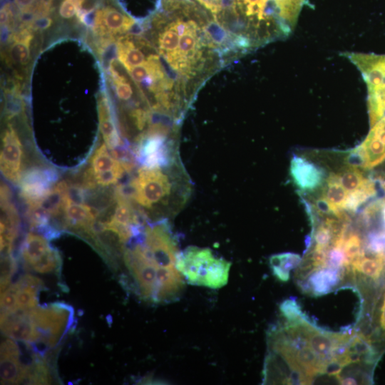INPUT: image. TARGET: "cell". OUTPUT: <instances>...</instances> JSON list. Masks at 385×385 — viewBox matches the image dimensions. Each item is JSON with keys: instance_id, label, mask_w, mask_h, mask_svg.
<instances>
[{"instance_id": "1", "label": "cell", "mask_w": 385, "mask_h": 385, "mask_svg": "<svg viewBox=\"0 0 385 385\" xmlns=\"http://www.w3.org/2000/svg\"><path fill=\"white\" fill-rule=\"evenodd\" d=\"M268 346L267 382L358 384L369 382L372 376L374 354L359 332L327 331L304 314L272 328Z\"/></svg>"}, {"instance_id": "2", "label": "cell", "mask_w": 385, "mask_h": 385, "mask_svg": "<svg viewBox=\"0 0 385 385\" xmlns=\"http://www.w3.org/2000/svg\"><path fill=\"white\" fill-rule=\"evenodd\" d=\"M192 185L181 160L160 168H140L125 185L116 188L115 195L152 210L161 207L166 219L175 216L185 206Z\"/></svg>"}, {"instance_id": "3", "label": "cell", "mask_w": 385, "mask_h": 385, "mask_svg": "<svg viewBox=\"0 0 385 385\" xmlns=\"http://www.w3.org/2000/svg\"><path fill=\"white\" fill-rule=\"evenodd\" d=\"M231 263L209 248L190 246L180 251L176 267L189 284L218 289L228 280Z\"/></svg>"}, {"instance_id": "4", "label": "cell", "mask_w": 385, "mask_h": 385, "mask_svg": "<svg viewBox=\"0 0 385 385\" xmlns=\"http://www.w3.org/2000/svg\"><path fill=\"white\" fill-rule=\"evenodd\" d=\"M366 316L364 331H361L376 353L385 351V278L365 302Z\"/></svg>"}, {"instance_id": "5", "label": "cell", "mask_w": 385, "mask_h": 385, "mask_svg": "<svg viewBox=\"0 0 385 385\" xmlns=\"http://www.w3.org/2000/svg\"><path fill=\"white\" fill-rule=\"evenodd\" d=\"M385 161V116L376 123L364 140L350 153L349 165L370 170Z\"/></svg>"}, {"instance_id": "6", "label": "cell", "mask_w": 385, "mask_h": 385, "mask_svg": "<svg viewBox=\"0 0 385 385\" xmlns=\"http://www.w3.org/2000/svg\"><path fill=\"white\" fill-rule=\"evenodd\" d=\"M68 313L66 305L61 304H52L47 308L29 309V317L41 336L39 342L53 346L66 330Z\"/></svg>"}, {"instance_id": "7", "label": "cell", "mask_w": 385, "mask_h": 385, "mask_svg": "<svg viewBox=\"0 0 385 385\" xmlns=\"http://www.w3.org/2000/svg\"><path fill=\"white\" fill-rule=\"evenodd\" d=\"M22 145L11 125L4 132L0 155L1 171L9 181L17 183L21 180Z\"/></svg>"}, {"instance_id": "8", "label": "cell", "mask_w": 385, "mask_h": 385, "mask_svg": "<svg viewBox=\"0 0 385 385\" xmlns=\"http://www.w3.org/2000/svg\"><path fill=\"white\" fill-rule=\"evenodd\" d=\"M133 19L122 13L113 6L95 9V16L91 26L100 36H112L129 31L134 25Z\"/></svg>"}, {"instance_id": "9", "label": "cell", "mask_w": 385, "mask_h": 385, "mask_svg": "<svg viewBox=\"0 0 385 385\" xmlns=\"http://www.w3.org/2000/svg\"><path fill=\"white\" fill-rule=\"evenodd\" d=\"M289 174L296 187L302 192H312L324 181V171L322 168L297 155H293L290 160Z\"/></svg>"}, {"instance_id": "10", "label": "cell", "mask_w": 385, "mask_h": 385, "mask_svg": "<svg viewBox=\"0 0 385 385\" xmlns=\"http://www.w3.org/2000/svg\"><path fill=\"white\" fill-rule=\"evenodd\" d=\"M56 178L53 170L38 168L29 170L20 180L21 197L28 205L38 202L53 187Z\"/></svg>"}, {"instance_id": "11", "label": "cell", "mask_w": 385, "mask_h": 385, "mask_svg": "<svg viewBox=\"0 0 385 385\" xmlns=\"http://www.w3.org/2000/svg\"><path fill=\"white\" fill-rule=\"evenodd\" d=\"M1 250L6 248L10 254L18 235L19 217L11 202V192L4 183L1 186Z\"/></svg>"}, {"instance_id": "12", "label": "cell", "mask_w": 385, "mask_h": 385, "mask_svg": "<svg viewBox=\"0 0 385 385\" xmlns=\"http://www.w3.org/2000/svg\"><path fill=\"white\" fill-rule=\"evenodd\" d=\"M348 193L339 181L337 173H332L325 181L322 195L317 201V207L322 212L343 217L346 216L343 211L345 210Z\"/></svg>"}, {"instance_id": "13", "label": "cell", "mask_w": 385, "mask_h": 385, "mask_svg": "<svg viewBox=\"0 0 385 385\" xmlns=\"http://www.w3.org/2000/svg\"><path fill=\"white\" fill-rule=\"evenodd\" d=\"M65 220L70 226L83 230L89 235L94 233V224L98 211L83 203H66L63 209Z\"/></svg>"}, {"instance_id": "14", "label": "cell", "mask_w": 385, "mask_h": 385, "mask_svg": "<svg viewBox=\"0 0 385 385\" xmlns=\"http://www.w3.org/2000/svg\"><path fill=\"white\" fill-rule=\"evenodd\" d=\"M98 115L100 130L105 143L111 150H115L122 145L116 126L113 121L110 106L106 96H101L98 101Z\"/></svg>"}, {"instance_id": "15", "label": "cell", "mask_w": 385, "mask_h": 385, "mask_svg": "<svg viewBox=\"0 0 385 385\" xmlns=\"http://www.w3.org/2000/svg\"><path fill=\"white\" fill-rule=\"evenodd\" d=\"M21 30L11 36L12 44L9 50L11 60L21 66H26L30 61L31 43L33 38L32 31L27 28H20Z\"/></svg>"}, {"instance_id": "16", "label": "cell", "mask_w": 385, "mask_h": 385, "mask_svg": "<svg viewBox=\"0 0 385 385\" xmlns=\"http://www.w3.org/2000/svg\"><path fill=\"white\" fill-rule=\"evenodd\" d=\"M51 249L44 237L29 232L22 245L21 255L25 262L31 267Z\"/></svg>"}, {"instance_id": "17", "label": "cell", "mask_w": 385, "mask_h": 385, "mask_svg": "<svg viewBox=\"0 0 385 385\" xmlns=\"http://www.w3.org/2000/svg\"><path fill=\"white\" fill-rule=\"evenodd\" d=\"M19 355L1 353V384H18L26 380V372L20 363Z\"/></svg>"}, {"instance_id": "18", "label": "cell", "mask_w": 385, "mask_h": 385, "mask_svg": "<svg viewBox=\"0 0 385 385\" xmlns=\"http://www.w3.org/2000/svg\"><path fill=\"white\" fill-rule=\"evenodd\" d=\"M205 36L207 37L210 46L217 48L226 49L232 46L246 48L240 41H232V34L217 21H210L204 28Z\"/></svg>"}, {"instance_id": "19", "label": "cell", "mask_w": 385, "mask_h": 385, "mask_svg": "<svg viewBox=\"0 0 385 385\" xmlns=\"http://www.w3.org/2000/svg\"><path fill=\"white\" fill-rule=\"evenodd\" d=\"M339 181L349 193L361 189L369 185L374 176H366L359 167L349 165L337 173Z\"/></svg>"}, {"instance_id": "20", "label": "cell", "mask_w": 385, "mask_h": 385, "mask_svg": "<svg viewBox=\"0 0 385 385\" xmlns=\"http://www.w3.org/2000/svg\"><path fill=\"white\" fill-rule=\"evenodd\" d=\"M117 54L119 61L128 71L145 62L143 53L127 38H121L118 41Z\"/></svg>"}, {"instance_id": "21", "label": "cell", "mask_w": 385, "mask_h": 385, "mask_svg": "<svg viewBox=\"0 0 385 385\" xmlns=\"http://www.w3.org/2000/svg\"><path fill=\"white\" fill-rule=\"evenodd\" d=\"M302 259L298 255L291 252L275 255L270 259L273 274L282 281L289 279L290 270L299 265Z\"/></svg>"}, {"instance_id": "22", "label": "cell", "mask_w": 385, "mask_h": 385, "mask_svg": "<svg viewBox=\"0 0 385 385\" xmlns=\"http://www.w3.org/2000/svg\"><path fill=\"white\" fill-rule=\"evenodd\" d=\"M276 4L279 16L292 31L297 24L302 7L307 0H272Z\"/></svg>"}, {"instance_id": "23", "label": "cell", "mask_w": 385, "mask_h": 385, "mask_svg": "<svg viewBox=\"0 0 385 385\" xmlns=\"http://www.w3.org/2000/svg\"><path fill=\"white\" fill-rule=\"evenodd\" d=\"M123 163V161L113 157L108 153L106 143H103L94 153L88 172L93 174L99 173L115 168Z\"/></svg>"}, {"instance_id": "24", "label": "cell", "mask_w": 385, "mask_h": 385, "mask_svg": "<svg viewBox=\"0 0 385 385\" xmlns=\"http://www.w3.org/2000/svg\"><path fill=\"white\" fill-rule=\"evenodd\" d=\"M365 225L377 224L375 228L385 230V197H379L369 203L362 213Z\"/></svg>"}, {"instance_id": "25", "label": "cell", "mask_w": 385, "mask_h": 385, "mask_svg": "<svg viewBox=\"0 0 385 385\" xmlns=\"http://www.w3.org/2000/svg\"><path fill=\"white\" fill-rule=\"evenodd\" d=\"M179 35L173 22L168 25L160 35L158 38L159 48L165 58L177 51L180 41Z\"/></svg>"}, {"instance_id": "26", "label": "cell", "mask_w": 385, "mask_h": 385, "mask_svg": "<svg viewBox=\"0 0 385 385\" xmlns=\"http://www.w3.org/2000/svg\"><path fill=\"white\" fill-rule=\"evenodd\" d=\"M60 266L58 252L51 249L38 261L31 266L32 269L38 273L45 274L54 271Z\"/></svg>"}, {"instance_id": "27", "label": "cell", "mask_w": 385, "mask_h": 385, "mask_svg": "<svg viewBox=\"0 0 385 385\" xmlns=\"http://www.w3.org/2000/svg\"><path fill=\"white\" fill-rule=\"evenodd\" d=\"M1 291L3 292L16 272V263L14 258L8 255L1 259Z\"/></svg>"}, {"instance_id": "28", "label": "cell", "mask_w": 385, "mask_h": 385, "mask_svg": "<svg viewBox=\"0 0 385 385\" xmlns=\"http://www.w3.org/2000/svg\"><path fill=\"white\" fill-rule=\"evenodd\" d=\"M6 96V114L8 118H11L19 114L22 107L19 88L8 91Z\"/></svg>"}, {"instance_id": "29", "label": "cell", "mask_w": 385, "mask_h": 385, "mask_svg": "<svg viewBox=\"0 0 385 385\" xmlns=\"http://www.w3.org/2000/svg\"><path fill=\"white\" fill-rule=\"evenodd\" d=\"M19 289L18 285L14 284L10 286L6 291L1 292V313L12 312L18 309L16 304V294Z\"/></svg>"}, {"instance_id": "30", "label": "cell", "mask_w": 385, "mask_h": 385, "mask_svg": "<svg viewBox=\"0 0 385 385\" xmlns=\"http://www.w3.org/2000/svg\"><path fill=\"white\" fill-rule=\"evenodd\" d=\"M84 0H63L60 4L58 13L63 19H70L83 9Z\"/></svg>"}, {"instance_id": "31", "label": "cell", "mask_w": 385, "mask_h": 385, "mask_svg": "<svg viewBox=\"0 0 385 385\" xmlns=\"http://www.w3.org/2000/svg\"><path fill=\"white\" fill-rule=\"evenodd\" d=\"M212 13L217 14L221 10L220 0H197Z\"/></svg>"}, {"instance_id": "32", "label": "cell", "mask_w": 385, "mask_h": 385, "mask_svg": "<svg viewBox=\"0 0 385 385\" xmlns=\"http://www.w3.org/2000/svg\"><path fill=\"white\" fill-rule=\"evenodd\" d=\"M375 178L379 182L381 187L383 190L384 193L385 194V173H381L379 175H375Z\"/></svg>"}]
</instances>
